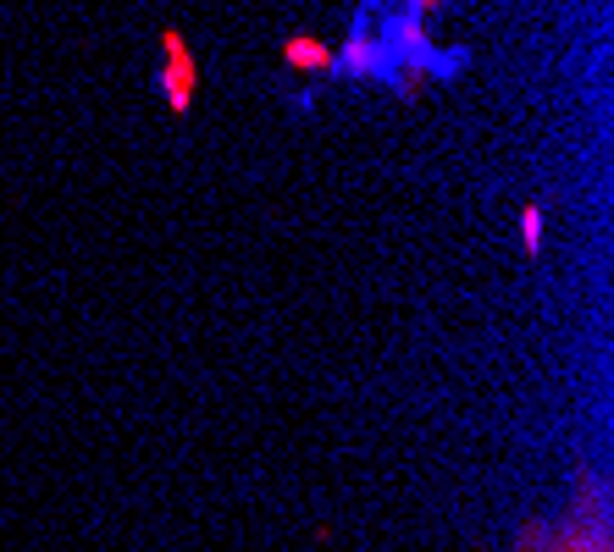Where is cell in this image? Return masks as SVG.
Instances as JSON below:
<instances>
[{
    "mask_svg": "<svg viewBox=\"0 0 614 552\" xmlns=\"http://www.w3.org/2000/svg\"><path fill=\"white\" fill-rule=\"evenodd\" d=\"M161 50H166V67H161V88H166V106L189 117L194 111V95H200V61L189 50V39L178 28H166L161 34Z\"/></svg>",
    "mask_w": 614,
    "mask_h": 552,
    "instance_id": "1",
    "label": "cell"
},
{
    "mask_svg": "<svg viewBox=\"0 0 614 552\" xmlns=\"http://www.w3.org/2000/svg\"><path fill=\"white\" fill-rule=\"evenodd\" d=\"M283 61H288L294 72H332V67H338L332 45L316 39V34H288V39H283Z\"/></svg>",
    "mask_w": 614,
    "mask_h": 552,
    "instance_id": "2",
    "label": "cell"
},
{
    "mask_svg": "<svg viewBox=\"0 0 614 552\" xmlns=\"http://www.w3.org/2000/svg\"><path fill=\"white\" fill-rule=\"evenodd\" d=\"M520 232H526V243H532V249L543 243V211H538V205L520 211Z\"/></svg>",
    "mask_w": 614,
    "mask_h": 552,
    "instance_id": "3",
    "label": "cell"
},
{
    "mask_svg": "<svg viewBox=\"0 0 614 552\" xmlns=\"http://www.w3.org/2000/svg\"><path fill=\"white\" fill-rule=\"evenodd\" d=\"M366 61H371V45L366 39H355V45L343 50V67H366Z\"/></svg>",
    "mask_w": 614,
    "mask_h": 552,
    "instance_id": "4",
    "label": "cell"
},
{
    "mask_svg": "<svg viewBox=\"0 0 614 552\" xmlns=\"http://www.w3.org/2000/svg\"><path fill=\"white\" fill-rule=\"evenodd\" d=\"M410 7H415V12H432V7H444V0H410Z\"/></svg>",
    "mask_w": 614,
    "mask_h": 552,
    "instance_id": "5",
    "label": "cell"
}]
</instances>
